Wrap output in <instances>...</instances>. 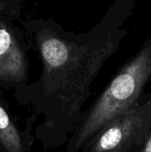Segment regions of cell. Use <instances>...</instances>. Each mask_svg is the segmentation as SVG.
Masks as SVG:
<instances>
[{
    "mask_svg": "<svg viewBox=\"0 0 151 152\" xmlns=\"http://www.w3.org/2000/svg\"><path fill=\"white\" fill-rule=\"evenodd\" d=\"M26 41L38 53L42 72L37 80L14 91L18 104L29 108L34 137L44 150L66 145L83 115L91 86L104 63L117 51L120 36L102 21L93 29L66 30L52 18L21 21Z\"/></svg>",
    "mask_w": 151,
    "mask_h": 152,
    "instance_id": "6da1fadb",
    "label": "cell"
},
{
    "mask_svg": "<svg viewBox=\"0 0 151 152\" xmlns=\"http://www.w3.org/2000/svg\"><path fill=\"white\" fill-rule=\"evenodd\" d=\"M150 77L151 46H149L128 62L92 106L83 112L65 145V152L81 151L101 127L134 105Z\"/></svg>",
    "mask_w": 151,
    "mask_h": 152,
    "instance_id": "7a4b0ae2",
    "label": "cell"
},
{
    "mask_svg": "<svg viewBox=\"0 0 151 152\" xmlns=\"http://www.w3.org/2000/svg\"><path fill=\"white\" fill-rule=\"evenodd\" d=\"M151 126V101L136 102L101 127L83 152H128L143 146Z\"/></svg>",
    "mask_w": 151,
    "mask_h": 152,
    "instance_id": "3957f363",
    "label": "cell"
},
{
    "mask_svg": "<svg viewBox=\"0 0 151 152\" xmlns=\"http://www.w3.org/2000/svg\"><path fill=\"white\" fill-rule=\"evenodd\" d=\"M29 46L14 20L0 19V88L18 91L28 83Z\"/></svg>",
    "mask_w": 151,
    "mask_h": 152,
    "instance_id": "277c9868",
    "label": "cell"
},
{
    "mask_svg": "<svg viewBox=\"0 0 151 152\" xmlns=\"http://www.w3.org/2000/svg\"><path fill=\"white\" fill-rule=\"evenodd\" d=\"M0 88V151L4 152H28L35 142L32 134L36 119L31 116L27 118L24 131H20L4 100Z\"/></svg>",
    "mask_w": 151,
    "mask_h": 152,
    "instance_id": "5b68a950",
    "label": "cell"
},
{
    "mask_svg": "<svg viewBox=\"0 0 151 152\" xmlns=\"http://www.w3.org/2000/svg\"><path fill=\"white\" fill-rule=\"evenodd\" d=\"M23 0H0V19L18 20L21 17Z\"/></svg>",
    "mask_w": 151,
    "mask_h": 152,
    "instance_id": "8992f818",
    "label": "cell"
},
{
    "mask_svg": "<svg viewBox=\"0 0 151 152\" xmlns=\"http://www.w3.org/2000/svg\"><path fill=\"white\" fill-rule=\"evenodd\" d=\"M141 151L142 152H151V132L149 133L146 141L142 146V148L141 149Z\"/></svg>",
    "mask_w": 151,
    "mask_h": 152,
    "instance_id": "52a82bcc",
    "label": "cell"
}]
</instances>
